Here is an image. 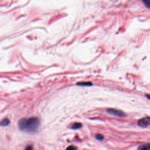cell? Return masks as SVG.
Returning a JSON list of instances; mask_svg holds the SVG:
<instances>
[{"instance_id": "cell-1", "label": "cell", "mask_w": 150, "mask_h": 150, "mask_svg": "<svg viewBox=\"0 0 150 150\" xmlns=\"http://www.w3.org/2000/svg\"><path fill=\"white\" fill-rule=\"evenodd\" d=\"M18 125L20 130L29 133H34L39 127L40 121L38 117H35L23 118L19 120Z\"/></svg>"}, {"instance_id": "cell-8", "label": "cell", "mask_w": 150, "mask_h": 150, "mask_svg": "<svg viewBox=\"0 0 150 150\" xmlns=\"http://www.w3.org/2000/svg\"><path fill=\"white\" fill-rule=\"evenodd\" d=\"M95 138L98 140V141H101L104 139V136L100 134H97L96 135H95Z\"/></svg>"}, {"instance_id": "cell-4", "label": "cell", "mask_w": 150, "mask_h": 150, "mask_svg": "<svg viewBox=\"0 0 150 150\" xmlns=\"http://www.w3.org/2000/svg\"><path fill=\"white\" fill-rule=\"evenodd\" d=\"M138 150H150V143L141 145L138 146Z\"/></svg>"}, {"instance_id": "cell-9", "label": "cell", "mask_w": 150, "mask_h": 150, "mask_svg": "<svg viewBox=\"0 0 150 150\" xmlns=\"http://www.w3.org/2000/svg\"><path fill=\"white\" fill-rule=\"evenodd\" d=\"M142 2L148 8L150 9V0H142Z\"/></svg>"}, {"instance_id": "cell-7", "label": "cell", "mask_w": 150, "mask_h": 150, "mask_svg": "<svg viewBox=\"0 0 150 150\" xmlns=\"http://www.w3.org/2000/svg\"><path fill=\"white\" fill-rule=\"evenodd\" d=\"M77 85L83 86H92V83L91 82H80V83H77Z\"/></svg>"}, {"instance_id": "cell-10", "label": "cell", "mask_w": 150, "mask_h": 150, "mask_svg": "<svg viewBox=\"0 0 150 150\" xmlns=\"http://www.w3.org/2000/svg\"><path fill=\"white\" fill-rule=\"evenodd\" d=\"M76 147L73 146V145H70L67 147L66 150H76Z\"/></svg>"}, {"instance_id": "cell-3", "label": "cell", "mask_w": 150, "mask_h": 150, "mask_svg": "<svg viewBox=\"0 0 150 150\" xmlns=\"http://www.w3.org/2000/svg\"><path fill=\"white\" fill-rule=\"evenodd\" d=\"M150 124V117L142 118L138 121V125L140 127L146 128Z\"/></svg>"}, {"instance_id": "cell-11", "label": "cell", "mask_w": 150, "mask_h": 150, "mask_svg": "<svg viewBox=\"0 0 150 150\" xmlns=\"http://www.w3.org/2000/svg\"><path fill=\"white\" fill-rule=\"evenodd\" d=\"M25 150H33V147H32V145H28V146L26 148Z\"/></svg>"}, {"instance_id": "cell-12", "label": "cell", "mask_w": 150, "mask_h": 150, "mask_svg": "<svg viewBox=\"0 0 150 150\" xmlns=\"http://www.w3.org/2000/svg\"><path fill=\"white\" fill-rule=\"evenodd\" d=\"M145 96H146L149 100H150V94H146Z\"/></svg>"}, {"instance_id": "cell-5", "label": "cell", "mask_w": 150, "mask_h": 150, "mask_svg": "<svg viewBox=\"0 0 150 150\" xmlns=\"http://www.w3.org/2000/svg\"><path fill=\"white\" fill-rule=\"evenodd\" d=\"M82 127V124L80 122H74L71 125V128L73 129H79Z\"/></svg>"}, {"instance_id": "cell-2", "label": "cell", "mask_w": 150, "mask_h": 150, "mask_svg": "<svg viewBox=\"0 0 150 150\" xmlns=\"http://www.w3.org/2000/svg\"><path fill=\"white\" fill-rule=\"evenodd\" d=\"M106 111L107 113L113 115H115V116H118V117H125L126 114L124 112L117 110V109H115V108H108L106 110Z\"/></svg>"}, {"instance_id": "cell-6", "label": "cell", "mask_w": 150, "mask_h": 150, "mask_svg": "<svg viewBox=\"0 0 150 150\" xmlns=\"http://www.w3.org/2000/svg\"><path fill=\"white\" fill-rule=\"evenodd\" d=\"M9 122H10V121H9V119L7 118H4V119L1 121V126H3V127H5V126L8 125L9 124Z\"/></svg>"}]
</instances>
